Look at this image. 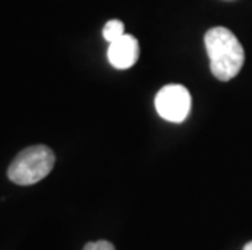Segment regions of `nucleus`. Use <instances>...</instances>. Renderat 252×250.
<instances>
[{"instance_id": "nucleus-1", "label": "nucleus", "mask_w": 252, "mask_h": 250, "mask_svg": "<svg viewBox=\"0 0 252 250\" xmlns=\"http://www.w3.org/2000/svg\"><path fill=\"white\" fill-rule=\"evenodd\" d=\"M205 49L213 77L221 82L233 80L243 68L244 49L238 38L224 26H215L205 33Z\"/></svg>"}, {"instance_id": "nucleus-2", "label": "nucleus", "mask_w": 252, "mask_h": 250, "mask_svg": "<svg viewBox=\"0 0 252 250\" xmlns=\"http://www.w3.org/2000/svg\"><path fill=\"white\" fill-rule=\"evenodd\" d=\"M56 164V154L46 145H34L20 151L10 164L7 175L17 185H33L49 175Z\"/></svg>"}, {"instance_id": "nucleus-3", "label": "nucleus", "mask_w": 252, "mask_h": 250, "mask_svg": "<svg viewBox=\"0 0 252 250\" xmlns=\"http://www.w3.org/2000/svg\"><path fill=\"white\" fill-rule=\"evenodd\" d=\"M192 98L189 89L182 84H166L158 91L155 98L157 112L164 120L181 124L187 119L190 112Z\"/></svg>"}, {"instance_id": "nucleus-4", "label": "nucleus", "mask_w": 252, "mask_h": 250, "mask_svg": "<svg viewBox=\"0 0 252 250\" xmlns=\"http://www.w3.org/2000/svg\"><path fill=\"white\" fill-rule=\"evenodd\" d=\"M109 63L117 70H127L135 65L138 60V41L130 34H124L122 38L111 42L108 47Z\"/></svg>"}, {"instance_id": "nucleus-5", "label": "nucleus", "mask_w": 252, "mask_h": 250, "mask_svg": "<svg viewBox=\"0 0 252 250\" xmlns=\"http://www.w3.org/2000/svg\"><path fill=\"white\" fill-rule=\"evenodd\" d=\"M124 34H126L124 23H122L121 20H109L103 28V38L108 41L109 44L111 42H114L116 39L122 38Z\"/></svg>"}, {"instance_id": "nucleus-6", "label": "nucleus", "mask_w": 252, "mask_h": 250, "mask_svg": "<svg viewBox=\"0 0 252 250\" xmlns=\"http://www.w3.org/2000/svg\"><path fill=\"white\" fill-rule=\"evenodd\" d=\"M83 250H116L114 246L108 241H96V242H90L85 246Z\"/></svg>"}, {"instance_id": "nucleus-7", "label": "nucleus", "mask_w": 252, "mask_h": 250, "mask_svg": "<svg viewBox=\"0 0 252 250\" xmlns=\"http://www.w3.org/2000/svg\"><path fill=\"white\" fill-rule=\"evenodd\" d=\"M243 250H252V242L246 244V246H244V249H243Z\"/></svg>"}]
</instances>
